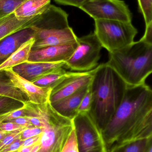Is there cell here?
<instances>
[{"label":"cell","instance_id":"cell-15","mask_svg":"<svg viewBox=\"0 0 152 152\" xmlns=\"http://www.w3.org/2000/svg\"><path fill=\"white\" fill-rule=\"evenodd\" d=\"M89 86L85 87L74 94L51 104L61 115L73 120L77 115L78 109Z\"/></svg>","mask_w":152,"mask_h":152},{"label":"cell","instance_id":"cell-37","mask_svg":"<svg viewBox=\"0 0 152 152\" xmlns=\"http://www.w3.org/2000/svg\"><path fill=\"white\" fill-rule=\"evenodd\" d=\"M11 133V132H10ZM10 132H1L0 131V142L6 136L8 135Z\"/></svg>","mask_w":152,"mask_h":152},{"label":"cell","instance_id":"cell-20","mask_svg":"<svg viewBox=\"0 0 152 152\" xmlns=\"http://www.w3.org/2000/svg\"><path fill=\"white\" fill-rule=\"evenodd\" d=\"M68 73L64 68L56 69L31 82L39 86L53 88L66 77Z\"/></svg>","mask_w":152,"mask_h":152},{"label":"cell","instance_id":"cell-26","mask_svg":"<svg viewBox=\"0 0 152 152\" xmlns=\"http://www.w3.org/2000/svg\"><path fill=\"white\" fill-rule=\"evenodd\" d=\"M61 152H79L75 129L70 134Z\"/></svg>","mask_w":152,"mask_h":152},{"label":"cell","instance_id":"cell-19","mask_svg":"<svg viewBox=\"0 0 152 152\" xmlns=\"http://www.w3.org/2000/svg\"><path fill=\"white\" fill-rule=\"evenodd\" d=\"M0 96L8 97L24 104L26 96L10 81L4 71L0 72Z\"/></svg>","mask_w":152,"mask_h":152},{"label":"cell","instance_id":"cell-40","mask_svg":"<svg viewBox=\"0 0 152 152\" xmlns=\"http://www.w3.org/2000/svg\"></svg>","mask_w":152,"mask_h":152},{"label":"cell","instance_id":"cell-34","mask_svg":"<svg viewBox=\"0 0 152 152\" xmlns=\"http://www.w3.org/2000/svg\"><path fill=\"white\" fill-rule=\"evenodd\" d=\"M141 40L152 44V22L145 26V33Z\"/></svg>","mask_w":152,"mask_h":152},{"label":"cell","instance_id":"cell-18","mask_svg":"<svg viewBox=\"0 0 152 152\" xmlns=\"http://www.w3.org/2000/svg\"><path fill=\"white\" fill-rule=\"evenodd\" d=\"M35 42L34 37L23 43L18 50L0 65V72L12 69L16 66L28 61L29 54Z\"/></svg>","mask_w":152,"mask_h":152},{"label":"cell","instance_id":"cell-2","mask_svg":"<svg viewBox=\"0 0 152 152\" xmlns=\"http://www.w3.org/2000/svg\"><path fill=\"white\" fill-rule=\"evenodd\" d=\"M127 85L107 63L99 65L89 86L91 104L88 114L102 132L124 98Z\"/></svg>","mask_w":152,"mask_h":152},{"label":"cell","instance_id":"cell-1","mask_svg":"<svg viewBox=\"0 0 152 152\" xmlns=\"http://www.w3.org/2000/svg\"><path fill=\"white\" fill-rule=\"evenodd\" d=\"M107 151L152 137V90L145 83L128 86L123 100L102 131Z\"/></svg>","mask_w":152,"mask_h":152},{"label":"cell","instance_id":"cell-29","mask_svg":"<svg viewBox=\"0 0 152 152\" xmlns=\"http://www.w3.org/2000/svg\"><path fill=\"white\" fill-rule=\"evenodd\" d=\"M27 128L10 122L0 123V131L5 132H14L24 130Z\"/></svg>","mask_w":152,"mask_h":152},{"label":"cell","instance_id":"cell-25","mask_svg":"<svg viewBox=\"0 0 152 152\" xmlns=\"http://www.w3.org/2000/svg\"><path fill=\"white\" fill-rule=\"evenodd\" d=\"M19 102L8 97L0 96V114L21 107L23 104Z\"/></svg>","mask_w":152,"mask_h":152},{"label":"cell","instance_id":"cell-4","mask_svg":"<svg viewBox=\"0 0 152 152\" xmlns=\"http://www.w3.org/2000/svg\"><path fill=\"white\" fill-rule=\"evenodd\" d=\"M23 105L26 111L27 117H37L42 121L43 132L40 134L37 152H61L74 129L73 120L61 115L51 102L39 104L28 101Z\"/></svg>","mask_w":152,"mask_h":152},{"label":"cell","instance_id":"cell-8","mask_svg":"<svg viewBox=\"0 0 152 152\" xmlns=\"http://www.w3.org/2000/svg\"><path fill=\"white\" fill-rule=\"evenodd\" d=\"M79 152H108L102 132L87 113L73 119Z\"/></svg>","mask_w":152,"mask_h":152},{"label":"cell","instance_id":"cell-36","mask_svg":"<svg viewBox=\"0 0 152 152\" xmlns=\"http://www.w3.org/2000/svg\"><path fill=\"white\" fill-rule=\"evenodd\" d=\"M35 145L27 147H21L18 152H30Z\"/></svg>","mask_w":152,"mask_h":152},{"label":"cell","instance_id":"cell-21","mask_svg":"<svg viewBox=\"0 0 152 152\" xmlns=\"http://www.w3.org/2000/svg\"><path fill=\"white\" fill-rule=\"evenodd\" d=\"M152 141V137H151L145 139L125 143L113 147L108 152H144Z\"/></svg>","mask_w":152,"mask_h":152},{"label":"cell","instance_id":"cell-31","mask_svg":"<svg viewBox=\"0 0 152 152\" xmlns=\"http://www.w3.org/2000/svg\"><path fill=\"white\" fill-rule=\"evenodd\" d=\"M23 140L19 138L13 141L12 143L6 146L0 152H17L18 151L22 146Z\"/></svg>","mask_w":152,"mask_h":152},{"label":"cell","instance_id":"cell-13","mask_svg":"<svg viewBox=\"0 0 152 152\" xmlns=\"http://www.w3.org/2000/svg\"><path fill=\"white\" fill-rule=\"evenodd\" d=\"M65 62H34L27 61L12 68L17 74L32 81L51 71L60 68H65Z\"/></svg>","mask_w":152,"mask_h":152},{"label":"cell","instance_id":"cell-22","mask_svg":"<svg viewBox=\"0 0 152 152\" xmlns=\"http://www.w3.org/2000/svg\"><path fill=\"white\" fill-rule=\"evenodd\" d=\"M26 0H0V20L13 13Z\"/></svg>","mask_w":152,"mask_h":152},{"label":"cell","instance_id":"cell-33","mask_svg":"<svg viewBox=\"0 0 152 152\" xmlns=\"http://www.w3.org/2000/svg\"><path fill=\"white\" fill-rule=\"evenodd\" d=\"M7 122H12V123H15V124H18L22 126L27 128L33 127V126L30 124L28 120L27 119L26 117H21L19 118H16L13 119Z\"/></svg>","mask_w":152,"mask_h":152},{"label":"cell","instance_id":"cell-14","mask_svg":"<svg viewBox=\"0 0 152 152\" xmlns=\"http://www.w3.org/2000/svg\"><path fill=\"white\" fill-rule=\"evenodd\" d=\"M32 27L20 30L0 42V65L25 42L34 37L35 31Z\"/></svg>","mask_w":152,"mask_h":152},{"label":"cell","instance_id":"cell-9","mask_svg":"<svg viewBox=\"0 0 152 152\" xmlns=\"http://www.w3.org/2000/svg\"><path fill=\"white\" fill-rule=\"evenodd\" d=\"M79 8L94 20L132 22V13L122 0H87Z\"/></svg>","mask_w":152,"mask_h":152},{"label":"cell","instance_id":"cell-23","mask_svg":"<svg viewBox=\"0 0 152 152\" xmlns=\"http://www.w3.org/2000/svg\"><path fill=\"white\" fill-rule=\"evenodd\" d=\"M139 11L142 14L145 26L152 22V0H137Z\"/></svg>","mask_w":152,"mask_h":152},{"label":"cell","instance_id":"cell-30","mask_svg":"<svg viewBox=\"0 0 152 152\" xmlns=\"http://www.w3.org/2000/svg\"><path fill=\"white\" fill-rule=\"evenodd\" d=\"M21 131L11 132L6 136L0 142V151L15 141L16 139L20 138Z\"/></svg>","mask_w":152,"mask_h":152},{"label":"cell","instance_id":"cell-7","mask_svg":"<svg viewBox=\"0 0 152 152\" xmlns=\"http://www.w3.org/2000/svg\"><path fill=\"white\" fill-rule=\"evenodd\" d=\"M78 46L65 62V68L72 71L87 72L98 65L103 48L94 33L78 37Z\"/></svg>","mask_w":152,"mask_h":152},{"label":"cell","instance_id":"cell-11","mask_svg":"<svg viewBox=\"0 0 152 152\" xmlns=\"http://www.w3.org/2000/svg\"><path fill=\"white\" fill-rule=\"evenodd\" d=\"M4 71L10 81L26 96L28 101L32 103L39 104L50 102L52 88L37 86L19 75L12 69Z\"/></svg>","mask_w":152,"mask_h":152},{"label":"cell","instance_id":"cell-24","mask_svg":"<svg viewBox=\"0 0 152 152\" xmlns=\"http://www.w3.org/2000/svg\"><path fill=\"white\" fill-rule=\"evenodd\" d=\"M26 116V111L24 105L21 107L0 114V123L7 122L13 119Z\"/></svg>","mask_w":152,"mask_h":152},{"label":"cell","instance_id":"cell-32","mask_svg":"<svg viewBox=\"0 0 152 152\" xmlns=\"http://www.w3.org/2000/svg\"><path fill=\"white\" fill-rule=\"evenodd\" d=\"M56 2L62 5H71L79 8L87 0H54Z\"/></svg>","mask_w":152,"mask_h":152},{"label":"cell","instance_id":"cell-28","mask_svg":"<svg viewBox=\"0 0 152 152\" xmlns=\"http://www.w3.org/2000/svg\"><path fill=\"white\" fill-rule=\"evenodd\" d=\"M43 132V127L28 128L21 131V133L20 138L21 140H24L29 137H33L39 135Z\"/></svg>","mask_w":152,"mask_h":152},{"label":"cell","instance_id":"cell-12","mask_svg":"<svg viewBox=\"0 0 152 152\" xmlns=\"http://www.w3.org/2000/svg\"><path fill=\"white\" fill-rule=\"evenodd\" d=\"M78 46V42L70 44L49 46L32 50L28 61L34 62H66Z\"/></svg>","mask_w":152,"mask_h":152},{"label":"cell","instance_id":"cell-17","mask_svg":"<svg viewBox=\"0 0 152 152\" xmlns=\"http://www.w3.org/2000/svg\"><path fill=\"white\" fill-rule=\"evenodd\" d=\"M51 0H26L14 11L18 19H26L41 15L51 4Z\"/></svg>","mask_w":152,"mask_h":152},{"label":"cell","instance_id":"cell-16","mask_svg":"<svg viewBox=\"0 0 152 152\" xmlns=\"http://www.w3.org/2000/svg\"><path fill=\"white\" fill-rule=\"evenodd\" d=\"M41 15L26 19H18L14 13L0 20V42L7 37L25 28L31 27L39 19Z\"/></svg>","mask_w":152,"mask_h":152},{"label":"cell","instance_id":"cell-39","mask_svg":"<svg viewBox=\"0 0 152 152\" xmlns=\"http://www.w3.org/2000/svg\"><path fill=\"white\" fill-rule=\"evenodd\" d=\"M39 143L36 144L35 146L33 147V149L30 152H37L38 151V149H39Z\"/></svg>","mask_w":152,"mask_h":152},{"label":"cell","instance_id":"cell-6","mask_svg":"<svg viewBox=\"0 0 152 152\" xmlns=\"http://www.w3.org/2000/svg\"><path fill=\"white\" fill-rule=\"evenodd\" d=\"M94 33L103 48L109 53L122 49L133 43L138 33L132 22L95 20Z\"/></svg>","mask_w":152,"mask_h":152},{"label":"cell","instance_id":"cell-35","mask_svg":"<svg viewBox=\"0 0 152 152\" xmlns=\"http://www.w3.org/2000/svg\"><path fill=\"white\" fill-rule=\"evenodd\" d=\"M40 135L29 137L23 140L21 147H27V146H31L35 145L37 143H39V139H40Z\"/></svg>","mask_w":152,"mask_h":152},{"label":"cell","instance_id":"cell-5","mask_svg":"<svg viewBox=\"0 0 152 152\" xmlns=\"http://www.w3.org/2000/svg\"><path fill=\"white\" fill-rule=\"evenodd\" d=\"M68 18L66 12L57 13L48 18L43 28L33 26L35 42L32 50L77 42L78 37L69 25Z\"/></svg>","mask_w":152,"mask_h":152},{"label":"cell","instance_id":"cell-27","mask_svg":"<svg viewBox=\"0 0 152 152\" xmlns=\"http://www.w3.org/2000/svg\"><path fill=\"white\" fill-rule=\"evenodd\" d=\"M91 104V95L89 87L81 101L80 105L78 109V114L80 113H87L90 110Z\"/></svg>","mask_w":152,"mask_h":152},{"label":"cell","instance_id":"cell-3","mask_svg":"<svg viewBox=\"0 0 152 152\" xmlns=\"http://www.w3.org/2000/svg\"><path fill=\"white\" fill-rule=\"evenodd\" d=\"M107 64L128 86L145 83L152 72V44L140 39L122 49L109 53Z\"/></svg>","mask_w":152,"mask_h":152},{"label":"cell","instance_id":"cell-10","mask_svg":"<svg viewBox=\"0 0 152 152\" xmlns=\"http://www.w3.org/2000/svg\"><path fill=\"white\" fill-rule=\"evenodd\" d=\"M94 72L95 69L87 72H68L66 77L53 88L50 96L51 103L56 102L90 86Z\"/></svg>","mask_w":152,"mask_h":152},{"label":"cell","instance_id":"cell-38","mask_svg":"<svg viewBox=\"0 0 152 152\" xmlns=\"http://www.w3.org/2000/svg\"><path fill=\"white\" fill-rule=\"evenodd\" d=\"M144 152H152V141L149 143L147 148Z\"/></svg>","mask_w":152,"mask_h":152}]
</instances>
